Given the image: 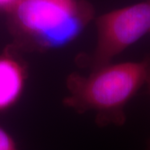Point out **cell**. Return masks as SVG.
<instances>
[{
    "instance_id": "6da1fadb",
    "label": "cell",
    "mask_w": 150,
    "mask_h": 150,
    "mask_svg": "<svg viewBox=\"0 0 150 150\" xmlns=\"http://www.w3.org/2000/svg\"><path fill=\"white\" fill-rule=\"evenodd\" d=\"M6 13L16 48L46 51L75 40L91 21L93 9L84 0H19Z\"/></svg>"
},
{
    "instance_id": "7a4b0ae2",
    "label": "cell",
    "mask_w": 150,
    "mask_h": 150,
    "mask_svg": "<svg viewBox=\"0 0 150 150\" xmlns=\"http://www.w3.org/2000/svg\"><path fill=\"white\" fill-rule=\"evenodd\" d=\"M150 57L138 62L109 64L93 70L88 76L71 74L67 79L69 95L66 106L79 112H97L98 122L121 126L125 123L124 108L146 83Z\"/></svg>"
},
{
    "instance_id": "3957f363",
    "label": "cell",
    "mask_w": 150,
    "mask_h": 150,
    "mask_svg": "<svg viewBox=\"0 0 150 150\" xmlns=\"http://www.w3.org/2000/svg\"><path fill=\"white\" fill-rule=\"evenodd\" d=\"M97 43L90 60L94 70L150 32V0L108 12L96 20Z\"/></svg>"
},
{
    "instance_id": "277c9868",
    "label": "cell",
    "mask_w": 150,
    "mask_h": 150,
    "mask_svg": "<svg viewBox=\"0 0 150 150\" xmlns=\"http://www.w3.org/2000/svg\"><path fill=\"white\" fill-rule=\"evenodd\" d=\"M27 78L23 62L8 48L0 55V111L12 107L20 98Z\"/></svg>"
},
{
    "instance_id": "5b68a950",
    "label": "cell",
    "mask_w": 150,
    "mask_h": 150,
    "mask_svg": "<svg viewBox=\"0 0 150 150\" xmlns=\"http://www.w3.org/2000/svg\"><path fill=\"white\" fill-rule=\"evenodd\" d=\"M0 150H17L14 139L5 129L0 127Z\"/></svg>"
},
{
    "instance_id": "8992f818",
    "label": "cell",
    "mask_w": 150,
    "mask_h": 150,
    "mask_svg": "<svg viewBox=\"0 0 150 150\" xmlns=\"http://www.w3.org/2000/svg\"><path fill=\"white\" fill-rule=\"evenodd\" d=\"M19 0H0V11L7 13L16 4Z\"/></svg>"
},
{
    "instance_id": "52a82bcc",
    "label": "cell",
    "mask_w": 150,
    "mask_h": 150,
    "mask_svg": "<svg viewBox=\"0 0 150 150\" xmlns=\"http://www.w3.org/2000/svg\"><path fill=\"white\" fill-rule=\"evenodd\" d=\"M146 84L148 85V88H149V93H150V69H149V74H148L147 80H146Z\"/></svg>"
},
{
    "instance_id": "ba28073f",
    "label": "cell",
    "mask_w": 150,
    "mask_h": 150,
    "mask_svg": "<svg viewBox=\"0 0 150 150\" xmlns=\"http://www.w3.org/2000/svg\"><path fill=\"white\" fill-rule=\"evenodd\" d=\"M146 150H150V139L148 140V142H147V147H146Z\"/></svg>"
},
{
    "instance_id": "9c48e42d",
    "label": "cell",
    "mask_w": 150,
    "mask_h": 150,
    "mask_svg": "<svg viewBox=\"0 0 150 150\" xmlns=\"http://www.w3.org/2000/svg\"><path fill=\"white\" fill-rule=\"evenodd\" d=\"M53 1H58V2H74L75 0H53Z\"/></svg>"
}]
</instances>
